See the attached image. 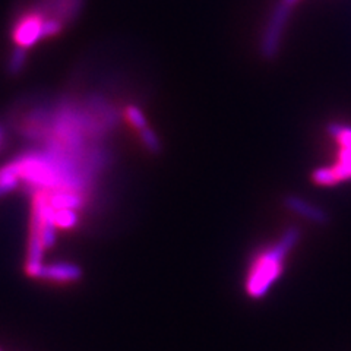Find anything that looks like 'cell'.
I'll use <instances>...</instances> for the list:
<instances>
[{
	"instance_id": "5b68a950",
	"label": "cell",
	"mask_w": 351,
	"mask_h": 351,
	"mask_svg": "<svg viewBox=\"0 0 351 351\" xmlns=\"http://www.w3.org/2000/svg\"><path fill=\"white\" fill-rule=\"evenodd\" d=\"M82 277L81 267L72 262H56L43 265L38 278L50 281H76Z\"/></svg>"
},
{
	"instance_id": "7a4b0ae2",
	"label": "cell",
	"mask_w": 351,
	"mask_h": 351,
	"mask_svg": "<svg viewBox=\"0 0 351 351\" xmlns=\"http://www.w3.org/2000/svg\"><path fill=\"white\" fill-rule=\"evenodd\" d=\"M328 132L337 145V158L332 166L317 167L312 173V179L317 186L332 188L351 180V126L332 123Z\"/></svg>"
},
{
	"instance_id": "277c9868",
	"label": "cell",
	"mask_w": 351,
	"mask_h": 351,
	"mask_svg": "<svg viewBox=\"0 0 351 351\" xmlns=\"http://www.w3.org/2000/svg\"><path fill=\"white\" fill-rule=\"evenodd\" d=\"M284 205L287 206L291 213L298 214V215H300V217H303L306 219H309V221H312L315 224L324 226V224H326L329 221V217L322 210V208L304 201L303 197L289 196V197H285Z\"/></svg>"
},
{
	"instance_id": "4fadbf2b",
	"label": "cell",
	"mask_w": 351,
	"mask_h": 351,
	"mask_svg": "<svg viewBox=\"0 0 351 351\" xmlns=\"http://www.w3.org/2000/svg\"><path fill=\"white\" fill-rule=\"evenodd\" d=\"M62 29V22L56 19H50L41 24V38H47L51 36L59 34Z\"/></svg>"
},
{
	"instance_id": "8992f818",
	"label": "cell",
	"mask_w": 351,
	"mask_h": 351,
	"mask_svg": "<svg viewBox=\"0 0 351 351\" xmlns=\"http://www.w3.org/2000/svg\"><path fill=\"white\" fill-rule=\"evenodd\" d=\"M41 24L37 16H29L24 19L15 29V41L18 46L28 49L41 40Z\"/></svg>"
},
{
	"instance_id": "6da1fadb",
	"label": "cell",
	"mask_w": 351,
	"mask_h": 351,
	"mask_svg": "<svg viewBox=\"0 0 351 351\" xmlns=\"http://www.w3.org/2000/svg\"><path fill=\"white\" fill-rule=\"evenodd\" d=\"M300 240V230L289 227L282 236L259 254L249 269L246 278V291L254 299H262L281 277L284 261Z\"/></svg>"
},
{
	"instance_id": "9c48e42d",
	"label": "cell",
	"mask_w": 351,
	"mask_h": 351,
	"mask_svg": "<svg viewBox=\"0 0 351 351\" xmlns=\"http://www.w3.org/2000/svg\"><path fill=\"white\" fill-rule=\"evenodd\" d=\"M125 117L129 122V125L134 128L136 132L144 130L145 128L149 126L144 112H142V110L136 106H128L126 110H125Z\"/></svg>"
},
{
	"instance_id": "3957f363",
	"label": "cell",
	"mask_w": 351,
	"mask_h": 351,
	"mask_svg": "<svg viewBox=\"0 0 351 351\" xmlns=\"http://www.w3.org/2000/svg\"><path fill=\"white\" fill-rule=\"evenodd\" d=\"M49 199L43 193H37L32 199L31 210V227H29V240H28V256H27V274L31 277L40 276L43 268V240H41V221L43 211Z\"/></svg>"
},
{
	"instance_id": "30bf717a",
	"label": "cell",
	"mask_w": 351,
	"mask_h": 351,
	"mask_svg": "<svg viewBox=\"0 0 351 351\" xmlns=\"http://www.w3.org/2000/svg\"><path fill=\"white\" fill-rule=\"evenodd\" d=\"M54 221L60 228H72L78 223V214L75 210H54Z\"/></svg>"
},
{
	"instance_id": "7c38bea8",
	"label": "cell",
	"mask_w": 351,
	"mask_h": 351,
	"mask_svg": "<svg viewBox=\"0 0 351 351\" xmlns=\"http://www.w3.org/2000/svg\"><path fill=\"white\" fill-rule=\"evenodd\" d=\"M25 62H27V51L24 47L18 46L14 51H12V56H10V60H9V72L12 75H18L19 72H22V69H24L25 66Z\"/></svg>"
},
{
	"instance_id": "52a82bcc",
	"label": "cell",
	"mask_w": 351,
	"mask_h": 351,
	"mask_svg": "<svg viewBox=\"0 0 351 351\" xmlns=\"http://www.w3.org/2000/svg\"><path fill=\"white\" fill-rule=\"evenodd\" d=\"M56 221H54V208L50 205V202L46 204L43 211V221H41V240L43 246L51 247L56 243Z\"/></svg>"
},
{
	"instance_id": "5bb4252c",
	"label": "cell",
	"mask_w": 351,
	"mask_h": 351,
	"mask_svg": "<svg viewBox=\"0 0 351 351\" xmlns=\"http://www.w3.org/2000/svg\"><path fill=\"white\" fill-rule=\"evenodd\" d=\"M298 2H299V0H281V3L285 5V6H289L290 9H293V6Z\"/></svg>"
},
{
	"instance_id": "8fae6325",
	"label": "cell",
	"mask_w": 351,
	"mask_h": 351,
	"mask_svg": "<svg viewBox=\"0 0 351 351\" xmlns=\"http://www.w3.org/2000/svg\"><path fill=\"white\" fill-rule=\"evenodd\" d=\"M138 134H139V139L142 142V145H144L149 152H158L160 151V148H161L160 139H158L156 132H154L149 126L145 128L144 130L138 132Z\"/></svg>"
},
{
	"instance_id": "ba28073f",
	"label": "cell",
	"mask_w": 351,
	"mask_h": 351,
	"mask_svg": "<svg viewBox=\"0 0 351 351\" xmlns=\"http://www.w3.org/2000/svg\"><path fill=\"white\" fill-rule=\"evenodd\" d=\"M49 202L54 210H78L84 204L80 195L71 192H62L54 195L51 199H49Z\"/></svg>"
}]
</instances>
